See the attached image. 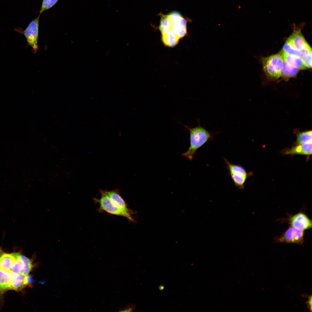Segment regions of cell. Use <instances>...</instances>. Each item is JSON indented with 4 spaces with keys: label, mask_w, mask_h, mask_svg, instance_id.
<instances>
[{
    "label": "cell",
    "mask_w": 312,
    "mask_h": 312,
    "mask_svg": "<svg viewBox=\"0 0 312 312\" xmlns=\"http://www.w3.org/2000/svg\"><path fill=\"white\" fill-rule=\"evenodd\" d=\"M197 121V127L191 128L184 125L189 131L190 145L187 151L182 155L190 160L193 159L198 149L206 143L212 141L215 135L219 133L218 131H210L206 129L200 125L199 119Z\"/></svg>",
    "instance_id": "cell-1"
},
{
    "label": "cell",
    "mask_w": 312,
    "mask_h": 312,
    "mask_svg": "<svg viewBox=\"0 0 312 312\" xmlns=\"http://www.w3.org/2000/svg\"><path fill=\"white\" fill-rule=\"evenodd\" d=\"M229 174L235 186L239 190H243L248 177L251 173L248 172L242 166L235 164L223 158Z\"/></svg>",
    "instance_id": "cell-2"
},
{
    "label": "cell",
    "mask_w": 312,
    "mask_h": 312,
    "mask_svg": "<svg viewBox=\"0 0 312 312\" xmlns=\"http://www.w3.org/2000/svg\"><path fill=\"white\" fill-rule=\"evenodd\" d=\"M283 60L279 54L273 55L264 59L263 65L264 70L269 77L277 79L281 76Z\"/></svg>",
    "instance_id": "cell-3"
},
{
    "label": "cell",
    "mask_w": 312,
    "mask_h": 312,
    "mask_svg": "<svg viewBox=\"0 0 312 312\" xmlns=\"http://www.w3.org/2000/svg\"><path fill=\"white\" fill-rule=\"evenodd\" d=\"M101 197L99 199L93 198L95 203H98L100 207L98 211L100 213L104 211L113 215L123 216L126 218L125 214L114 204L110 197L104 193L103 190H100Z\"/></svg>",
    "instance_id": "cell-4"
},
{
    "label": "cell",
    "mask_w": 312,
    "mask_h": 312,
    "mask_svg": "<svg viewBox=\"0 0 312 312\" xmlns=\"http://www.w3.org/2000/svg\"><path fill=\"white\" fill-rule=\"evenodd\" d=\"M103 190L108 195L116 205L126 215L129 222L134 223L135 220L131 215L135 213L134 211L128 208V206L121 196L120 190L118 189L110 191Z\"/></svg>",
    "instance_id": "cell-5"
},
{
    "label": "cell",
    "mask_w": 312,
    "mask_h": 312,
    "mask_svg": "<svg viewBox=\"0 0 312 312\" xmlns=\"http://www.w3.org/2000/svg\"><path fill=\"white\" fill-rule=\"evenodd\" d=\"M304 231L290 226L281 235L275 237L274 240L278 243L301 244L304 241Z\"/></svg>",
    "instance_id": "cell-6"
},
{
    "label": "cell",
    "mask_w": 312,
    "mask_h": 312,
    "mask_svg": "<svg viewBox=\"0 0 312 312\" xmlns=\"http://www.w3.org/2000/svg\"><path fill=\"white\" fill-rule=\"evenodd\" d=\"M40 15L33 20L23 31L28 44L32 48L34 53L38 50V36L39 20Z\"/></svg>",
    "instance_id": "cell-7"
},
{
    "label": "cell",
    "mask_w": 312,
    "mask_h": 312,
    "mask_svg": "<svg viewBox=\"0 0 312 312\" xmlns=\"http://www.w3.org/2000/svg\"><path fill=\"white\" fill-rule=\"evenodd\" d=\"M171 25V29L180 38L187 34L186 20L179 12H173L167 15Z\"/></svg>",
    "instance_id": "cell-8"
},
{
    "label": "cell",
    "mask_w": 312,
    "mask_h": 312,
    "mask_svg": "<svg viewBox=\"0 0 312 312\" xmlns=\"http://www.w3.org/2000/svg\"><path fill=\"white\" fill-rule=\"evenodd\" d=\"M288 224L292 226L302 230L312 228V220L302 212L298 213L288 217L286 220Z\"/></svg>",
    "instance_id": "cell-9"
},
{
    "label": "cell",
    "mask_w": 312,
    "mask_h": 312,
    "mask_svg": "<svg viewBox=\"0 0 312 312\" xmlns=\"http://www.w3.org/2000/svg\"><path fill=\"white\" fill-rule=\"evenodd\" d=\"M287 41L299 51H302L309 45L302 34L300 29H294Z\"/></svg>",
    "instance_id": "cell-10"
},
{
    "label": "cell",
    "mask_w": 312,
    "mask_h": 312,
    "mask_svg": "<svg viewBox=\"0 0 312 312\" xmlns=\"http://www.w3.org/2000/svg\"><path fill=\"white\" fill-rule=\"evenodd\" d=\"M28 275L25 276L20 273L13 276L11 283L10 289L19 291L30 283Z\"/></svg>",
    "instance_id": "cell-11"
},
{
    "label": "cell",
    "mask_w": 312,
    "mask_h": 312,
    "mask_svg": "<svg viewBox=\"0 0 312 312\" xmlns=\"http://www.w3.org/2000/svg\"><path fill=\"white\" fill-rule=\"evenodd\" d=\"M312 142L298 144L290 149L286 150L287 154H300L309 155L312 154Z\"/></svg>",
    "instance_id": "cell-12"
},
{
    "label": "cell",
    "mask_w": 312,
    "mask_h": 312,
    "mask_svg": "<svg viewBox=\"0 0 312 312\" xmlns=\"http://www.w3.org/2000/svg\"><path fill=\"white\" fill-rule=\"evenodd\" d=\"M16 260L12 253L4 252L0 250V269L10 272V270Z\"/></svg>",
    "instance_id": "cell-13"
},
{
    "label": "cell",
    "mask_w": 312,
    "mask_h": 312,
    "mask_svg": "<svg viewBox=\"0 0 312 312\" xmlns=\"http://www.w3.org/2000/svg\"><path fill=\"white\" fill-rule=\"evenodd\" d=\"M10 273L0 269V298L8 290L13 278Z\"/></svg>",
    "instance_id": "cell-14"
},
{
    "label": "cell",
    "mask_w": 312,
    "mask_h": 312,
    "mask_svg": "<svg viewBox=\"0 0 312 312\" xmlns=\"http://www.w3.org/2000/svg\"><path fill=\"white\" fill-rule=\"evenodd\" d=\"M281 55L283 61L290 66L298 69L306 68L303 60L300 57L288 55L283 51Z\"/></svg>",
    "instance_id": "cell-15"
},
{
    "label": "cell",
    "mask_w": 312,
    "mask_h": 312,
    "mask_svg": "<svg viewBox=\"0 0 312 312\" xmlns=\"http://www.w3.org/2000/svg\"><path fill=\"white\" fill-rule=\"evenodd\" d=\"M12 254L22 264L23 269L21 274L25 276L29 275L33 267L32 261L19 252H16Z\"/></svg>",
    "instance_id": "cell-16"
},
{
    "label": "cell",
    "mask_w": 312,
    "mask_h": 312,
    "mask_svg": "<svg viewBox=\"0 0 312 312\" xmlns=\"http://www.w3.org/2000/svg\"><path fill=\"white\" fill-rule=\"evenodd\" d=\"M180 39L171 29L166 33L161 34L162 41L166 46H175L178 44Z\"/></svg>",
    "instance_id": "cell-17"
},
{
    "label": "cell",
    "mask_w": 312,
    "mask_h": 312,
    "mask_svg": "<svg viewBox=\"0 0 312 312\" xmlns=\"http://www.w3.org/2000/svg\"><path fill=\"white\" fill-rule=\"evenodd\" d=\"M299 69L290 66L284 61L281 76L286 78L293 77L297 74Z\"/></svg>",
    "instance_id": "cell-18"
},
{
    "label": "cell",
    "mask_w": 312,
    "mask_h": 312,
    "mask_svg": "<svg viewBox=\"0 0 312 312\" xmlns=\"http://www.w3.org/2000/svg\"><path fill=\"white\" fill-rule=\"evenodd\" d=\"M159 28L161 34L166 33L171 29V25L167 15L161 16Z\"/></svg>",
    "instance_id": "cell-19"
},
{
    "label": "cell",
    "mask_w": 312,
    "mask_h": 312,
    "mask_svg": "<svg viewBox=\"0 0 312 312\" xmlns=\"http://www.w3.org/2000/svg\"><path fill=\"white\" fill-rule=\"evenodd\" d=\"M312 133L311 131L301 133L298 135L296 143L297 145L300 144L310 142H312Z\"/></svg>",
    "instance_id": "cell-20"
},
{
    "label": "cell",
    "mask_w": 312,
    "mask_h": 312,
    "mask_svg": "<svg viewBox=\"0 0 312 312\" xmlns=\"http://www.w3.org/2000/svg\"><path fill=\"white\" fill-rule=\"evenodd\" d=\"M283 52L288 55L301 57V51L295 49L287 41L283 46Z\"/></svg>",
    "instance_id": "cell-21"
},
{
    "label": "cell",
    "mask_w": 312,
    "mask_h": 312,
    "mask_svg": "<svg viewBox=\"0 0 312 312\" xmlns=\"http://www.w3.org/2000/svg\"><path fill=\"white\" fill-rule=\"evenodd\" d=\"M59 0H43L39 14L51 8L55 5Z\"/></svg>",
    "instance_id": "cell-22"
},
{
    "label": "cell",
    "mask_w": 312,
    "mask_h": 312,
    "mask_svg": "<svg viewBox=\"0 0 312 312\" xmlns=\"http://www.w3.org/2000/svg\"><path fill=\"white\" fill-rule=\"evenodd\" d=\"M22 269L23 267L21 263L16 258V260L10 270V273L13 276L20 273L21 274Z\"/></svg>",
    "instance_id": "cell-23"
},
{
    "label": "cell",
    "mask_w": 312,
    "mask_h": 312,
    "mask_svg": "<svg viewBox=\"0 0 312 312\" xmlns=\"http://www.w3.org/2000/svg\"><path fill=\"white\" fill-rule=\"evenodd\" d=\"M304 64L306 68H311L312 52L308 54L303 59Z\"/></svg>",
    "instance_id": "cell-24"
},
{
    "label": "cell",
    "mask_w": 312,
    "mask_h": 312,
    "mask_svg": "<svg viewBox=\"0 0 312 312\" xmlns=\"http://www.w3.org/2000/svg\"><path fill=\"white\" fill-rule=\"evenodd\" d=\"M135 307L134 305H129L126 308L120 311L121 312H131L134 310Z\"/></svg>",
    "instance_id": "cell-25"
},
{
    "label": "cell",
    "mask_w": 312,
    "mask_h": 312,
    "mask_svg": "<svg viewBox=\"0 0 312 312\" xmlns=\"http://www.w3.org/2000/svg\"><path fill=\"white\" fill-rule=\"evenodd\" d=\"M308 304L310 308V310H311L312 309V297L311 296H309V298L308 301Z\"/></svg>",
    "instance_id": "cell-26"
},
{
    "label": "cell",
    "mask_w": 312,
    "mask_h": 312,
    "mask_svg": "<svg viewBox=\"0 0 312 312\" xmlns=\"http://www.w3.org/2000/svg\"><path fill=\"white\" fill-rule=\"evenodd\" d=\"M164 288V286L162 285L160 286L159 287V289L160 290H162Z\"/></svg>",
    "instance_id": "cell-27"
}]
</instances>
